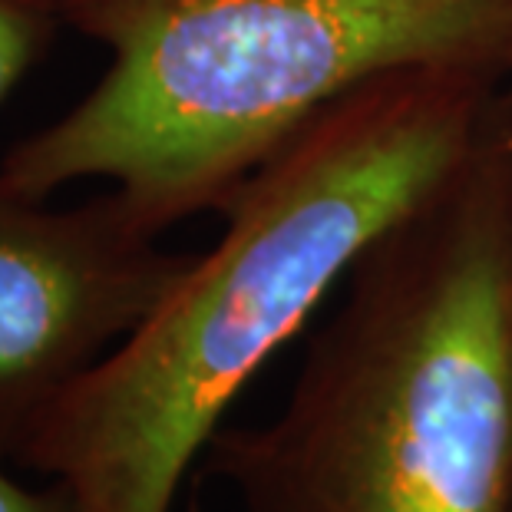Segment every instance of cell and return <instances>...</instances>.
I'll return each instance as SVG.
<instances>
[{
  "mask_svg": "<svg viewBox=\"0 0 512 512\" xmlns=\"http://www.w3.org/2000/svg\"><path fill=\"white\" fill-rule=\"evenodd\" d=\"M503 83L397 70L294 129L219 205V242L30 423L14 466L63 479L80 512H172L232 400L470 149Z\"/></svg>",
  "mask_w": 512,
  "mask_h": 512,
  "instance_id": "cell-1",
  "label": "cell"
},
{
  "mask_svg": "<svg viewBox=\"0 0 512 512\" xmlns=\"http://www.w3.org/2000/svg\"><path fill=\"white\" fill-rule=\"evenodd\" d=\"M506 90V86H503ZM370 242L261 427L195 479L242 512H512V116Z\"/></svg>",
  "mask_w": 512,
  "mask_h": 512,
  "instance_id": "cell-2",
  "label": "cell"
},
{
  "mask_svg": "<svg viewBox=\"0 0 512 512\" xmlns=\"http://www.w3.org/2000/svg\"><path fill=\"white\" fill-rule=\"evenodd\" d=\"M110 53L100 83L0 159L50 199L80 179L166 232L219 212L268 152L377 76L417 67L512 80V0H50Z\"/></svg>",
  "mask_w": 512,
  "mask_h": 512,
  "instance_id": "cell-3",
  "label": "cell"
},
{
  "mask_svg": "<svg viewBox=\"0 0 512 512\" xmlns=\"http://www.w3.org/2000/svg\"><path fill=\"white\" fill-rule=\"evenodd\" d=\"M159 235L116 189L50 209L0 179V460L185 275Z\"/></svg>",
  "mask_w": 512,
  "mask_h": 512,
  "instance_id": "cell-4",
  "label": "cell"
},
{
  "mask_svg": "<svg viewBox=\"0 0 512 512\" xmlns=\"http://www.w3.org/2000/svg\"><path fill=\"white\" fill-rule=\"evenodd\" d=\"M60 30L53 10L30 0H0V103L37 67Z\"/></svg>",
  "mask_w": 512,
  "mask_h": 512,
  "instance_id": "cell-5",
  "label": "cell"
},
{
  "mask_svg": "<svg viewBox=\"0 0 512 512\" xmlns=\"http://www.w3.org/2000/svg\"><path fill=\"white\" fill-rule=\"evenodd\" d=\"M0 460V512H80L73 489L63 479H47V486H27Z\"/></svg>",
  "mask_w": 512,
  "mask_h": 512,
  "instance_id": "cell-6",
  "label": "cell"
},
{
  "mask_svg": "<svg viewBox=\"0 0 512 512\" xmlns=\"http://www.w3.org/2000/svg\"><path fill=\"white\" fill-rule=\"evenodd\" d=\"M185 512H202V496H199V479L192 483V496L189 503H185Z\"/></svg>",
  "mask_w": 512,
  "mask_h": 512,
  "instance_id": "cell-7",
  "label": "cell"
},
{
  "mask_svg": "<svg viewBox=\"0 0 512 512\" xmlns=\"http://www.w3.org/2000/svg\"><path fill=\"white\" fill-rule=\"evenodd\" d=\"M503 100H506V110L512 116V86H506V90H503Z\"/></svg>",
  "mask_w": 512,
  "mask_h": 512,
  "instance_id": "cell-8",
  "label": "cell"
},
{
  "mask_svg": "<svg viewBox=\"0 0 512 512\" xmlns=\"http://www.w3.org/2000/svg\"><path fill=\"white\" fill-rule=\"evenodd\" d=\"M30 4H43V7H47V10H50V0H30Z\"/></svg>",
  "mask_w": 512,
  "mask_h": 512,
  "instance_id": "cell-9",
  "label": "cell"
}]
</instances>
